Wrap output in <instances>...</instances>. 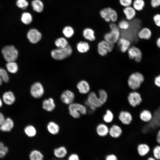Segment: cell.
Masks as SVG:
<instances>
[{
	"label": "cell",
	"mask_w": 160,
	"mask_h": 160,
	"mask_svg": "<svg viewBox=\"0 0 160 160\" xmlns=\"http://www.w3.org/2000/svg\"><path fill=\"white\" fill-rule=\"evenodd\" d=\"M31 5L33 10L36 12L40 13L43 11L44 4L40 0H32L31 2Z\"/></svg>",
	"instance_id": "f546056e"
},
{
	"label": "cell",
	"mask_w": 160,
	"mask_h": 160,
	"mask_svg": "<svg viewBox=\"0 0 160 160\" xmlns=\"http://www.w3.org/2000/svg\"><path fill=\"white\" fill-rule=\"evenodd\" d=\"M117 42L120 47V50L122 52H126L130 47V42L126 38L123 37L119 38Z\"/></svg>",
	"instance_id": "cb8c5ba5"
},
{
	"label": "cell",
	"mask_w": 160,
	"mask_h": 160,
	"mask_svg": "<svg viewBox=\"0 0 160 160\" xmlns=\"http://www.w3.org/2000/svg\"><path fill=\"white\" fill-rule=\"evenodd\" d=\"M15 5L18 8L24 10L27 8L29 5V3L27 0H16Z\"/></svg>",
	"instance_id": "b9f144b4"
},
{
	"label": "cell",
	"mask_w": 160,
	"mask_h": 160,
	"mask_svg": "<svg viewBox=\"0 0 160 160\" xmlns=\"http://www.w3.org/2000/svg\"><path fill=\"white\" fill-rule=\"evenodd\" d=\"M69 113L73 118H79L81 115H85L87 113V107L83 105L78 103H73L68 106Z\"/></svg>",
	"instance_id": "277c9868"
},
{
	"label": "cell",
	"mask_w": 160,
	"mask_h": 160,
	"mask_svg": "<svg viewBox=\"0 0 160 160\" xmlns=\"http://www.w3.org/2000/svg\"><path fill=\"white\" fill-rule=\"evenodd\" d=\"M83 36L85 39L90 41H94L96 39L94 31L90 28H86L83 30Z\"/></svg>",
	"instance_id": "4316f807"
},
{
	"label": "cell",
	"mask_w": 160,
	"mask_h": 160,
	"mask_svg": "<svg viewBox=\"0 0 160 160\" xmlns=\"http://www.w3.org/2000/svg\"><path fill=\"white\" fill-rule=\"evenodd\" d=\"M98 93V96L103 105L107 101L108 98V93L105 90L102 89L99 90Z\"/></svg>",
	"instance_id": "f35d334b"
},
{
	"label": "cell",
	"mask_w": 160,
	"mask_h": 160,
	"mask_svg": "<svg viewBox=\"0 0 160 160\" xmlns=\"http://www.w3.org/2000/svg\"><path fill=\"white\" fill-rule=\"evenodd\" d=\"M55 106L54 100L52 98L49 97L45 99L42 102V108L47 111H52L55 109Z\"/></svg>",
	"instance_id": "d6986e66"
},
{
	"label": "cell",
	"mask_w": 160,
	"mask_h": 160,
	"mask_svg": "<svg viewBox=\"0 0 160 160\" xmlns=\"http://www.w3.org/2000/svg\"><path fill=\"white\" fill-rule=\"evenodd\" d=\"M14 126L13 120L9 118L5 119L0 125V129L3 132H9L12 129Z\"/></svg>",
	"instance_id": "44dd1931"
},
{
	"label": "cell",
	"mask_w": 160,
	"mask_h": 160,
	"mask_svg": "<svg viewBox=\"0 0 160 160\" xmlns=\"http://www.w3.org/2000/svg\"><path fill=\"white\" fill-rule=\"evenodd\" d=\"M29 158L30 160H43L44 156L40 151L34 150L31 152Z\"/></svg>",
	"instance_id": "d6a6232c"
},
{
	"label": "cell",
	"mask_w": 160,
	"mask_h": 160,
	"mask_svg": "<svg viewBox=\"0 0 160 160\" xmlns=\"http://www.w3.org/2000/svg\"><path fill=\"white\" fill-rule=\"evenodd\" d=\"M8 151V148L3 143L0 142V158L4 157Z\"/></svg>",
	"instance_id": "ee69618b"
},
{
	"label": "cell",
	"mask_w": 160,
	"mask_h": 160,
	"mask_svg": "<svg viewBox=\"0 0 160 160\" xmlns=\"http://www.w3.org/2000/svg\"><path fill=\"white\" fill-rule=\"evenodd\" d=\"M150 4L153 8H156L160 6V0H151Z\"/></svg>",
	"instance_id": "c3c4849f"
},
{
	"label": "cell",
	"mask_w": 160,
	"mask_h": 160,
	"mask_svg": "<svg viewBox=\"0 0 160 160\" xmlns=\"http://www.w3.org/2000/svg\"><path fill=\"white\" fill-rule=\"evenodd\" d=\"M109 26L110 31L105 34L104 39L106 41L114 44L117 42L120 38V29L115 23H110Z\"/></svg>",
	"instance_id": "6da1fadb"
},
{
	"label": "cell",
	"mask_w": 160,
	"mask_h": 160,
	"mask_svg": "<svg viewBox=\"0 0 160 160\" xmlns=\"http://www.w3.org/2000/svg\"><path fill=\"white\" fill-rule=\"evenodd\" d=\"M105 160H118V159L116 155L113 153H110L105 156Z\"/></svg>",
	"instance_id": "7dc6e473"
},
{
	"label": "cell",
	"mask_w": 160,
	"mask_h": 160,
	"mask_svg": "<svg viewBox=\"0 0 160 160\" xmlns=\"http://www.w3.org/2000/svg\"><path fill=\"white\" fill-rule=\"evenodd\" d=\"M146 160H157L154 157H150Z\"/></svg>",
	"instance_id": "11a10c76"
},
{
	"label": "cell",
	"mask_w": 160,
	"mask_h": 160,
	"mask_svg": "<svg viewBox=\"0 0 160 160\" xmlns=\"http://www.w3.org/2000/svg\"><path fill=\"white\" fill-rule=\"evenodd\" d=\"M76 87L79 92L81 94H88L90 92V85L85 80H82L79 81L77 83Z\"/></svg>",
	"instance_id": "ac0fdd59"
},
{
	"label": "cell",
	"mask_w": 160,
	"mask_h": 160,
	"mask_svg": "<svg viewBox=\"0 0 160 160\" xmlns=\"http://www.w3.org/2000/svg\"><path fill=\"white\" fill-rule=\"evenodd\" d=\"M132 5L136 11L140 12L144 8L145 3L144 0H134Z\"/></svg>",
	"instance_id": "836d02e7"
},
{
	"label": "cell",
	"mask_w": 160,
	"mask_h": 160,
	"mask_svg": "<svg viewBox=\"0 0 160 160\" xmlns=\"http://www.w3.org/2000/svg\"><path fill=\"white\" fill-rule=\"evenodd\" d=\"M76 48L79 52L84 53L87 52L89 50L90 47L87 42L80 41L77 44Z\"/></svg>",
	"instance_id": "1f68e13d"
},
{
	"label": "cell",
	"mask_w": 160,
	"mask_h": 160,
	"mask_svg": "<svg viewBox=\"0 0 160 160\" xmlns=\"http://www.w3.org/2000/svg\"><path fill=\"white\" fill-rule=\"evenodd\" d=\"M117 24L120 29L124 31L128 30L130 26V22L126 19H121Z\"/></svg>",
	"instance_id": "74e56055"
},
{
	"label": "cell",
	"mask_w": 160,
	"mask_h": 160,
	"mask_svg": "<svg viewBox=\"0 0 160 160\" xmlns=\"http://www.w3.org/2000/svg\"><path fill=\"white\" fill-rule=\"evenodd\" d=\"M127 100L129 105L133 107L140 105L143 100L141 94L136 90H133L129 93Z\"/></svg>",
	"instance_id": "52a82bcc"
},
{
	"label": "cell",
	"mask_w": 160,
	"mask_h": 160,
	"mask_svg": "<svg viewBox=\"0 0 160 160\" xmlns=\"http://www.w3.org/2000/svg\"><path fill=\"white\" fill-rule=\"evenodd\" d=\"M154 83L156 86L160 88V74L158 75L155 78Z\"/></svg>",
	"instance_id": "f907efd6"
},
{
	"label": "cell",
	"mask_w": 160,
	"mask_h": 160,
	"mask_svg": "<svg viewBox=\"0 0 160 160\" xmlns=\"http://www.w3.org/2000/svg\"><path fill=\"white\" fill-rule=\"evenodd\" d=\"M6 67L8 71L12 73H16L18 70L17 65L15 61L7 62Z\"/></svg>",
	"instance_id": "8d00e7d4"
},
{
	"label": "cell",
	"mask_w": 160,
	"mask_h": 160,
	"mask_svg": "<svg viewBox=\"0 0 160 160\" xmlns=\"http://www.w3.org/2000/svg\"><path fill=\"white\" fill-rule=\"evenodd\" d=\"M99 14L101 18L107 23H116L118 20L117 12L115 9L110 7L102 9L100 10Z\"/></svg>",
	"instance_id": "3957f363"
},
{
	"label": "cell",
	"mask_w": 160,
	"mask_h": 160,
	"mask_svg": "<svg viewBox=\"0 0 160 160\" xmlns=\"http://www.w3.org/2000/svg\"><path fill=\"white\" fill-rule=\"evenodd\" d=\"M27 37L30 42L32 44H36L42 38L40 32L35 28H31L28 31Z\"/></svg>",
	"instance_id": "7c38bea8"
},
{
	"label": "cell",
	"mask_w": 160,
	"mask_h": 160,
	"mask_svg": "<svg viewBox=\"0 0 160 160\" xmlns=\"http://www.w3.org/2000/svg\"><path fill=\"white\" fill-rule=\"evenodd\" d=\"M156 140L158 144L160 145V129L157 132L156 135Z\"/></svg>",
	"instance_id": "816d5d0a"
},
{
	"label": "cell",
	"mask_w": 160,
	"mask_h": 160,
	"mask_svg": "<svg viewBox=\"0 0 160 160\" xmlns=\"http://www.w3.org/2000/svg\"><path fill=\"white\" fill-rule=\"evenodd\" d=\"M133 0H119L120 4L123 7L131 6Z\"/></svg>",
	"instance_id": "f6af8a7d"
},
{
	"label": "cell",
	"mask_w": 160,
	"mask_h": 160,
	"mask_svg": "<svg viewBox=\"0 0 160 160\" xmlns=\"http://www.w3.org/2000/svg\"><path fill=\"white\" fill-rule=\"evenodd\" d=\"M114 44L104 40L100 41L98 44L97 48L111 52L114 48Z\"/></svg>",
	"instance_id": "83f0119b"
},
{
	"label": "cell",
	"mask_w": 160,
	"mask_h": 160,
	"mask_svg": "<svg viewBox=\"0 0 160 160\" xmlns=\"http://www.w3.org/2000/svg\"><path fill=\"white\" fill-rule=\"evenodd\" d=\"M145 78L142 74L139 72L132 73L129 77L127 84L129 87L133 90H137L140 88L144 82Z\"/></svg>",
	"instance_id": "7a4b0ae2"
},
{
	"label": "cell",
	"mask_w": 160,
	"mask_h": 160,
	"mask_svg": "<svg viewBox=\"0 0 160 160\" xmlns=\"http://www.w3.org/2000/svg\"><path fill=\"white\" fill-rule=\"evenodd\" d=\"M85 104L86 105H92L96 108H100L103 105L98 95L94 92H90L88 94Z\"/></svg>",
	"instance_id": "ba28073f"
},
{
	"label": "cell",
	"mask_w": 160,
	"mask_h": 160,
	"mask_svg": "<svg viewBox=\"0 0 160 160\" xmlns=\"http://www.w3.org/2000/svg\"><path fill=\"white\" fill-rule=\"evenodd\" d=\"M122 133L123 130L121 127L117 124H113L109 127L108 135L113 138H119Z\"/></svg>",
	"instance_id": "9a60e30c"
},
{
	"label": "cell",
	"mask_w": 160,
	"mask_h": 160,
	"mask_svg": "<svg viewBox=\"0 0 160 160\" xmlns=\"http://www.w3.org/2000/svg\"><path fill=\"white\" fill-rule=\"evenodd\" d=\"M33 19L32 15L27 12H23L20 17L21 22L23 24L26 25L30 24L33 21Z\"/></svg>",
	"instance_id": "f1b7e54d"
},
{
	"label": "cell",
	"mask_w": 160,
	"mask_h": 160,
	"mask_svg": "<svg viewBox=\"0 0 160 160\" xmlns=\"http://www.w3.org/2000/svg\"><path fill=\"white\" fill-rule=\"evenodd\" d=\"M118 118L122 124L126 125L130 124L133 119V116L131 113L126 110L121 111L119 113Z\"/></svg>",
	"instance_id": "30bf717a"
},
{
	"label": "cell",
	"mask_w": 160,
	"mask_h": 160,
	"mask_svg": "<svg viewBox=\"0 0 160 160\" xmlns=\"http://www.w3.org/2000/svg\"><path fill=\"white\" fill-rule=\"evenodd\" d=\"M9 79V75L6 71L2 68H0V86L2 84L3 81L7 82Z\"/></svg>",
	"instance_id": "60d3db41"
},
{
	"label": "cell",
	"mask_w": 160,
	"mask_h": 160,
	"mask_svg": "<svg viewBox=\"0 0 160 160\" xmlns=\"http://www.w3.org/2000/svg\"><path fill=\"white\" fill-rule=\"evenodd\" d=\"M128 50V56L130 59H134L137 63L141 61L142 54L140 49L133 46L130 47Z\"/></svg>",
	"instance_id": "8fae6325"
},
{
	"label": "cell",
	"mask_w": 160,
	"mask_h": 160,
	"mask_svg": "<svg viewBox=\"0 0 160 160\" xmlns=\"http://www.w3.org/2000/svg\"><path fill=\"white\" fill-rule=\"evenodd\" d=\"M47 128L48 132L53 135L57 134L60 131L59 125L53 121H49L47 124Z\"/></svg>",
	"instance_id": "484cf974"
},
{
	"label": "cell",
	"mask_w": 160,
	"mask_h": 160,
	"mask_svg": "<svg viewBox=\"0 0 160 160\" xmlns=\"http://www.w3.org/2000/svg\"><path fill=\"white\" fill-rule=\"evenodd\" d=\"M5 119L3 114L0 112V125L4 120Z\"/></svg>",
	"instance_id": "f5cc1de1"
},
{
	"label": "cell",
	"mask_w": 160,
	"mask_h": 160,
	"mask_svg": "<svg viewBox=\"0 0 160 160\" xmlns=\"http://www.w3.org/2000/svg\"><path fill=\"white\" fill-rule=\"evenodd\" d=\"M153 157L157 160H160V145L154 147L153 150Z\"/></svg>",
	"instance_id": "7bdbcfd3"
},
{
	"label": "cell",
	"mask_w": 160,
	"mask_h": 160,
	"mask_svg": "<svg viewBox=\"0 0 160 160\" xmlns=\"http://www.w3.org/2000/svg\"><path fill=\"white\" fill-rule=\"evenodd\" d=\"M136 11L132 6L124 7L123 12L126 19L130 21L134 19L137 15Z\"/></svg>",
	"instance_id": "e0dca14e"
},
{
	"label": "cell",
	"mask_w": 160,
	"mask_h": 160,
	"mask_svg": "<svg viewBox=\"0 0 160 160\" xmlns=\"http://www.w3.org/2000/svg\"><path fill=\"white\" fill-rule=\"evenodd\" d=\"M139 117L140 120L143 122L149 123L153 120V114L149 109H144L140 112Z\"/></svg>",
	"instance_id": "5bb4252c"
},
{
	"label": "cell",
	"mask_w": 160,
	"mask_h": 160,
	"mask_svg": "<svg viewBox=\"0 0 160 160\" xmlns=\"http://www.w3.org/2000/svg\"><path fill=\"white\" fill-rule=\"evenodd\" d=\"M62 32L65 37L70 38L73 36L74 31L73 29L70 26H66L63 29Z\"/></svg>",
	"instance_id": "ab89813d"
},
{
	"label": "cell",
	"mask_w": 160,
	"mask_h": 160,
	"mask_svg": "<svg viewBox=\"0 0 160 160\" xmlns=\"http://www.w3.org/2000/svg\"><path fill=\"white\" fill-rule=\"evenodd\" d=\"M67 160H80L79 155L75 153L71 154L68 156Z\"/></svg>",
	"instance_id": "681fc988"
},
{
	"label": "cell",
	"mask_w": 160,
	"mask_h": 160,
	"mask_svg": "<svg viewBox=\"0 0 160 160\" xmlns=\"http://www.w3.org/2000/svg\"><path fill=\"white\" fill-rule=\"evenodd\" d=\"M31 95L35 98L41 97L44 92V87L42 84L37 82L33 83L31 86L30 90Z\"/></svg>",
	"instance_id": "9c48e42d"
},
{
	"label": "cell",
	"mask_w": 160,
	"mask_h": 160,
	"mask_svg": "<svg viewBox=\"0 0 160 160\" xmlns=\"http://www.w3.org/2000/svg\"><path fill=\"white\" fill-rule=\"evenodd\" d=\"M2 105V101L1 99L0 98V108L1 107Z\"/></svg>",
	"instance_id": "9f6ffc18"
},
{
	"label": "cell",
	"mask_w": 160,
	"mask_h": 160,
	"mask_svg": "<svg viewBox=\"0 0 160 160\" xmlns=\"http://www.w3.org/2000/svg\"><path fill=\"white\" fill-rule=\"evenodd\" d=\"M55 44L57 48H64L69 45L67 39L64 37H61L57 39Z\"/></svg>",
	"instance_id": "d590c367"
},
{
	"label": "cell",
	"mask_w": 160,
	"mask_h": 160,
	"mask_svg": "<svg viewBox=\"0 0 160 160\" xmlns=\"http://www.w3.org/2000/svg\"><path fill=\"white\" fill-rule=\"evenodd\" d=\"M72 49L68 45L64 48H57L52 50L51 55L54 59L60 60L70 57L72 54Z\"/></svg>",
	"instance_id": "5b68a950"
},
{
	"label": "cell",
	"mask_w": 160,
	"mask_h": 160,
	"mask_svg": "<svg viewBox=\"0 0 160 160\" xmlns=\"http://www.w3.org/2000/svg\"><path fill=\"white\" fill-rule=\"evenodd\" d=\"M68 153L67 150L65 147L61 146L55 148L53 150L55 156L58 159H62L66 156Z\"/></svg>",
	"instance_id": "603a6c76"
},
{
	"label": "cell",
	"mask_w": 160,
	"mask_h": 160,
	"mask_svg": "<svg viewBox=\"0 0 160 160\" xmlns=\"http://www.w3.org/2000/svg\"><path fill=\"white\" fill-rule=\"evenodd\" d=\"M137 150L139 155L143 157L147 155L150 152V148L147 144L143 143H140L137 145Z\"/></svg>",
	"instance_id": "7402d4cb"
},
{
	"label": "cell",
	"mask_w": 160,
	"mask_h": 160,
	"mask_svg": "<svg viewBox=\"0 0 160 160\" xmlns=\"http://www.w3.org/2000/svg\"><path fill=\"white\" fill-rule=\"evenodd\" d=\"M109 127L104 123L98 124L96 127V132L97 135L100 137H104L108 135Z\"/></svg>",
	"instance_id": "2e32d148"
},
{
	"label": "cell",
	"mask_w": 160,
	"mask_h": 160,
	"mask_svg": "<svg viewBox=\"0 0 160 160\" xmlns=\"http://www.w3.org/2000/svg\"><path fill=\"white\" fill-rule=\"evenodd\" d=\"M3 100L7 105H10L15 102V98L13 92L11 91L5 92L2 96Z\"/></svg>",
	"instance_id": "d4e9b609"
},
{
	"label": "cell",
	"mask_w": 160,
	"mask_h": 160,
	"mask_svg": "<svg viewBox=\"0 0 160 160\" xmlns=\"http://www.w3.org/2000/svg\"><path fill=\"white\" fill-rule=\"evenodd\" d=\"M75 97V94L73 92L69 90H66L61 94L60 99L63 103L69 105L73 103Z\"/></svg>",
	"instance_id": "4fadbf2b"
},
{
	"label": "cell",
	"mask_w": 160,
	"mask_h": 160,
	"mask_svg": "<svg viewBox=\"0 0 160 160\" xmlns=\"http://www.w3.org/2000/svg\"><path fill=\"white\" fill-rule=\"evenodd\" d=\"M114 119V115L113 112L110 109L106 110L103 116L104 122L106 124L111 123L113 122Z\"/></svg>",
	"instance_id": "4dcf8cb0"
},
{
	"label": "cell",
	"mask_w": 160,
	"mask_h": 160,
	"mask_svg": "<svg viewBox=\"0 0 160 160\" xmlns=\"http://www.w3.org/2000/svg\"><path fill=\"white\" fill-rule=\"evenodd\" d=\"M156 44L157 46L160 49V37L157 39Z\"/></svg>",
	"instance_id": "db71d44e"
},
{
	"label": "cell",
	"mask_w": 160,
	"mask_h": 160,
	"mask_svg": "<svg viewBox=\"0 0 160 160\" xmlns=\"http://www.w3.org/2000/svg\"><path fill=\"white\" fill-rule=\"evenodd\" d=\"M3 55L7 62L15 61L18 56V52L12 45H7L4 47L1 50Z\"/></svg>",
	"instance_id": "8992f818"
},
{
	"label": "cell",
	"mask_w": 160,
	"mask_h": 160,
	"mask_svg": "<svg viewBox=\"0 0 160 160\" xmlns=\"http://www.w3.org/2000/svg\"><path fill=\"white\" fill-rule=\"evenodd\" d=\"M24 131L26 135L30 137H34L37 133V131L35 127L31 125L26 126L24 129Z\"/></svg>",
	"instance_id": "e575fe53"
},
{
	"label": "cell",
	"mask_w": 160,
	"mask_h": 160,
	"mask_svg": "<svg viewBox=\"0 0 160 160\" xmlns=\"http://www.w3.org/2000/svg\"><path fill=\"white\" fill-rule=\"evenodd\" d=\"M152 36V32L151 30L147 27H143L138 31L137 36L141 39L145 40L150 39Z\"/></svg>",
	"instance_id": "ffe728a7"
},
{
	"label": "cell",
	"mask_w": 160,
	"mask_h": 160,
	"mask_svg": "<svg viewBox=\"0 0 160 160\" xmlns=\"http://www.w3.org/2000/svg\"><path fill=\"white\" fill-rule=\"evenodd\" d=\"M153 19L155 25L160 27V14L157 13L154 15L153 16Z\"/></svg>",
	"instance_id": "bcb514c9"
}]
</instances>
